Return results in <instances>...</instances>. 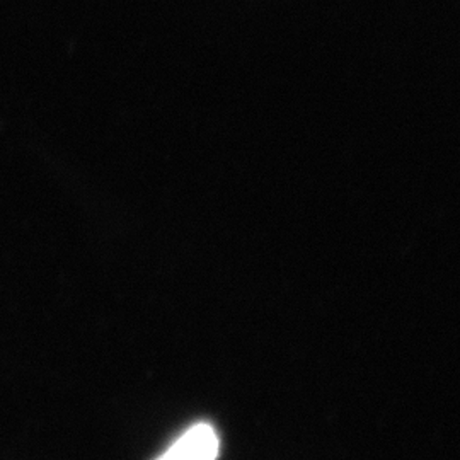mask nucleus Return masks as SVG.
Returning <instances> with one entry per match:
<instances>
[{
	"label": "nucleus",
	"mask_w": 460,
	"mask_h": 460,
	"mask_svg": "<svg viewBox=\"0 0 460 460\" xmlns=\"http://www.w3.org/2000/svg\"><path fill=\"white\" fill-rule=\"evenodd\" d=\"M218 437L212 425L198 423L188 428L181 437L155 460H217Z\"/></svg>",
	"instance_id": "nucleus-1"
}]
</instances>
